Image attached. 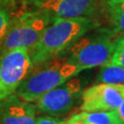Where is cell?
I'll use <instances>...</instances> for the list:
<instances>
[{
    "label": "cell",
    "instance_id": "obj_1",
    "mask_svg": "<svg viewBox=\"0 0 124 124\" xmlns=\"http://www.w3.org/2000/svg\"><path fill=\"white\" fill-rule=\"evenodd\" d=\"M98 27L89 17L54 18L29 50L33 66H40L67 52L86 32Z\"/></svg>",
    "mask_w": 124,
    "mask_h": 124
},
{
    "label": "cell",
    "instance_id": "obj_2",
    "mask_svg": "<svg viewBox=\"0 0 124 124\" xmlns=\"http://www.w3.org/2000/svg\"><path fill=\"white\" fill-rule=\"evenodd\" d=\"M114 32L98 27L77 40L67 52L66 61L84 71L102 66L109 62L115 48Z\"/></svg>",
    "mask_w": 124,
    "mask_h": 124
},
{
    "label": "cell",
    "instance_id": "obj_3",
    "mask_svg": "<svg viewBox=\"0 0 124 124\" xmlns=\"http://www.w3.org/2000/svg\"><path fill=\"white\" fill-rule=\"evenodd\" d=\"M40 69L30 73L19 85L16 94L28 102L35 103L48 91L75 77L80 69L65 61L52 60L41 64Z\"/></svg>",
    "mask_w": 124,
    "mask_h": 124
},
{
    "label": "cell",
    "instance_id": "obj_4",
    "mask_svg": "<svg viewBox=\"0 0 124 124\" xmlns=\"http://www.w3.org/2000/svg\"><path fill=\"white\" fill-rule=\"evenodd\" d=\"M53 19L49 12L41 8H35L18 15L9 23L8 31L0 44V57L14 49L30 50Z\"/></svg>",
    "mask_w": 124,
    "mask_h": 124
},
{
    "label": "cell",
    "instance_id": "obj_5",
    "mask_svg": "<svg viewBox=\"0 0 124 124\" xmlns=\"http://www.w3.org/2000/svg\"><path fill=\"white\" fill-rule=\"evenodd\" d=\"M32 68L27 48L14 49L0 57V103L16 94Z\"/></svg>",
    "mask_w": 124,
    "mask_h": 124
},
{
    "label": "cell",
    "instance_id": "obj_6",
    "mask_svg": "<svg viewBox=\"0 0 124 124\" xmlns=\"http://www.w3.org/2000/svg\"><path fill=\"white\" fill-rule=\"evenodd\" d=\"M83 91L82 80L73 77L42 95L35 102L37 110L53 117L66 114L81 99Z\"/></svg>",
    "mask_w": 124,
    "mask_h": 124
},
{
    "label": "cell",
    "instance_id": "obj_7",
    "mask_svg": "<svg viewBox=\"0 0 124 124\" xmlns=\"http://www.w3.org/2000/svg\"><path fill=\"white\" fill-rule=\"evenodd\" d=\"M123 100L124 85L98 83L83 91L79 110H117Z\"/></svg>",
    "mask_w": 124,
    "mask_h": 124
},
{
    "label": "cell",
    "instance_id": "obj_8",
    "mask_svg": "<svg viewBox=\"0 0 124 124\" xmlns=\"http://www.w3.org/2000/svg\"><path fill=\"white\" fill-rule=\"evenodd\" d=\"M37 112L35 103L14 94L0 103V124H35Z\"/></svg>",
    "mask_w": 124,
    "mask_h": 124
},
{
    "label": "cell",
    "instance_id": "obj_9",
    "mask_svg": "<svg viewBox=\"0 0 124 124\" xmlns=\"http://www.w3.org/2000/svg\"><path fill=\"white\" fill-rule=\"evenodd\" d=\"M98 0H50L39 8L49 12L53 18L88 17L97 8Z\"/></svg>",
    "mask_w": 124,
    "mask_h": 124
},
{
    "label": "cell",
    "instance_id": "obj_10",
    "mask_svg": "<svg viewBox=\"0 0 124 124\" xmlns=\"http://www.w3.org/2000/svg\"><path fill=\"white\" fill-rule=\"evenodd\" d=\"M69 119L83 124H121L117 110L80 111Z\"/></svg>",
    "mask_w": 124,
    "mask_h": 124
},
{
    "label": "cell",
    "instance_id": "obj_11",
    "mask_svg": "<svg viewBox=\"0 0 124 124\" xmlns=\"http://www.w3.org/2000/svg\"><path fill=\"white\" fill-rule=\"evenodd\" d=\"M106 2L107 13L115 35L124 34V0H108Z\"/></svg>",
    "mask_w": 124,
    "mask_h": 124
},
{
    "label": "cell",
    "instance_id": "obj_12",
    "mask_svg": "<svg viewBox=\"0 0 124 124\" xmlns=\"http://www.w3.org/2000/svg\"><path fill=\"white\" fill-rule=\"evenodd\" d=\"M97 77L98 83L124 85V68L112 63H106L100 66Z\"/></svg>",
    "mask_w": 124,
    "mask_h": 124
},
{
    "label": "cell",
    "instance_id": "obj_13",
    "mask_svg": "<svg viewBox=\"0 0 124 124\" xmlns=\"http://www.w3.org/2000/svg\"><path fill=\"white\" fill-rule=\"evenodd\" d=\"M108 63L116 64L124 68V34L116 38L115 48Z\"/></svg>",
    "mask_w": 124,
    "mask_h": 124
},
{
    "label": "cell",
    "instance_id": "obj_14",
    "mask_svg": "<svg viewBox=\"0 0 124 124\" xmlns=\"http://www.w3.org/2000/svg\"><path fill=\"white\" fill-rule=\"evenodd\" d=\"M9 23L10 18L8 13L4 8H2V7H0V44L8 31Z\"/></svg>",
    "mask_w": 124,
    "mask_h": 124
},
{
    "label": "cell",
    "instance_id": "obj_15",
    "mask_svg": "<svg viewBox=\"0 0 124 124\" xmlns=\"http://www.w3.org/2000/svg\"><path fill=\"white\" fill-rule=\"evenodd\" d=\"M67 119H58L57 117L46 115L37 117L35 124H66Z\"/></svg>",
    "mask_w": 124,
    "mask_h": 124
},
{
    "label": "cell",
    "instance_id": "obj_16",
    "mask_svg": "<svg viewBox=\"0 0 124 124\" xmlns=\"http://www.w3.org/2000/svg\"><path fill=\"white\" fill-rule=\"evenodd\" d=\"M25 5H29V6H32L35 8H39L46 2H48L50 0H21Z\"/></svg>",
    "mask_w": 124,
    "mask_h": 124
},
{
    "label": "cell",
    "instance_id": "obj_17",
    "mask_svg": "<svg viewBox=\"0 0 124 124\" xmlns=\"http://www.w3.org/2000/svg\"><path fill=\"white\" fill-rule=\"evenodd\" d=\"M117 113H118L119 118H120V123L124 124V100L122 101V103L120 104V106L118 108V109H117Z\"/></svg>",
    "mask_w": 124,
    "mask_h": 124
},
{
    "label": "cell",
    "instance_id": "obj_18",
    "mask_svg": "<svg viewBox=\"0 0 124 124\" xmlns=\"http://www.w3.org/2000/svg\"><path fill=\"white\" fill-rule=\"evenodd\" d=\"M15 3V0H0V7H8Z\"/></svg>",
    "mask_w": 124,
    "mask_h": 124
},
{
    "label": "cell",
    "instance_id": "obj_19",
    "mask_svg": "<svg viewBox=\"0 0 124 124\" xmlns=\"http://www.w3.org/2000/svg\"><path fill=\"white\" fill-rule=\"evenodd\" d=\"M66 124H83V123L78 122V121H75V120H70V119H67Z\"/></svg>",
    "mask_w": 124,
    "mask_h": 124
},
{
    "label": "cell",
    "instance_id": "obj_20",
    "mask_svg": "<svg viewBox=\"0 0 124 124\" xmlns=\"http://www.w3.org/2000/svg\"><path fill=\"white\" fill-rule=\"evenodd\" d=\"M103 1H108V0H103Z\"/></svg>",
    "mask_w": 124,
    "mask_h": 124
}]
</instances>
